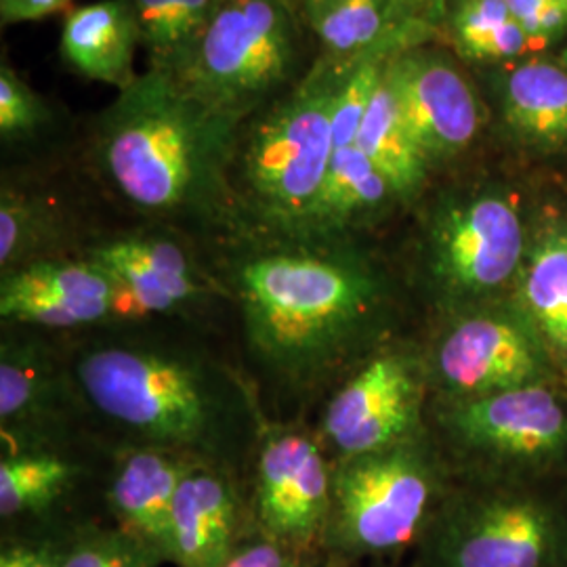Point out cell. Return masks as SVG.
Here are the masks:
<instances>
[{"instance_id": "cell-29", "label": "cell", "mask_w": 567, "mask_h": 567, "mask_svg": "<svg viewBox=\"0 0 567 567\" xmlns=\"http://www.w3.org/2000/svg\"><path fill=\"white\" fill-rule=\"evenodd\" d=\"M79 524L18 527L2 536L0 567H63Z\"/></svg>"}, {"instance_id": "cell-19", "label": "cell", "mask_w": 567, "mask_h": 567, "mask_svg": "<svg viewBox=\"0 0 567 567\" xmlns=\"http://www.w3.org/2000/svg\"><path fill=\"white\" fill-rule=\"evenodd\" d=\"M142 32L131 0H100L72 9L61 28L63 61L89 81L118 91L135 81V51Z\"/></svg>"}, {"instance_id": "cell-6", "label": "cell", "mask_w": 567, "mask_h": 567, "mask_svg": "<svg viewBox=\"0 0 567 567\" xmlns=\"http://www.w3.org/2000/svg\"><path fill=\"white\" fill-rule=\"evenodd\" d=\"M76 379L95 410L147 447H208L227 419L221 386L182 355L107 344L82 355Z\"/></svg>"}, {"instance_id": "cell-17", "label": "cell", "mask_w": 567, "mask_h": 567, "mask_svg": "<svg viewBox=\"0 0 567 567\" xmlns=\"http://www.w3.org/2000/svg\"><path fill=\"white\" fill-rule=\"evenodd\" d=\"M189 465L168 450L145 446L126 454L107 489L114 524L156 548L166 564L173 503Z\"/></svg>"}, {"instance_id": "cell-35", "label": "cell", "mask_w": 567, "mask_h": 567, "mask_svg": "<svg viewBox=\"0 0 567 567\" xmlns=\"http://www.w3.org/2000/svg\"><path fill=\"white\" fill-rule=\"evenodd\" d=\"M450 0H400L405 18L412 21L435 23L446 16Z\"/></svg>"}, {"instance_id": "cell-15", "label": "cell", "mask_w": 567, "mask_h": 567, "mask_svg": "<svg viewBox=\"0 0 567 567\" xmlns=\"http://www.w3.org/2000/svg\"><path fill=\"white\" fill-rule=\"evenodd\" d=\"M250 532V507L236 482L217 468L189 465L171 513L168 564L224 567Z\"/></svg>"}, {"instance_id": "cell-31", "label": "cell", "mask_w": 567, "mask_h": 567, "mask_svg": "<svg viewBox=\"0 0 567 567\" xmlns=\"http://www.w3.org/2000/svg\"><path fill=\"white\" fill-rule=\"evenodd\" d=\"M224 567H349L324 548H297L252 529Z\"/></svg>"}, {"instance_id": "cell-7", "label": "cell", "mask_w": 567, "mask_h": 567, "mask_svg": "<svg viewBox=\"0 0 567 567\" xmlns=\"http://www.w3.org/2000/svg\"><path fill=\"white\" fill-rule=\"evenodd\" d=\"M431 416L461 480L567 482V389L515 386L465 400H431Z\"/></svg>"}, {"instance_id": "cell-13", "label": "cell", "mask_w": 567, "mask_h": 567, "mask_svg": "<svg viewBox=\"0 0 567 567\" xmlns=\"http://www.w3.org/2000/svg\"><path fill=\"white\" fill-rule=\"evenodd\" d=\"M386 81L393 89L405 128L425 163H447L475 142L482 110L463 72L423 49H402L386 61Z\"/></svg>"}, {"instance_id": "cell-30", "label": "cell", "mask_w": 567, "mask_h": 567, "mask_svg": "<svg viewBox=\"0 0 567 567\" xmlns=\"http://www.w3.org/2000/svg\"><path fill=\"white\" fill-rule=\"evenodd\" d=\"M49 121L41 95L11 65L0 68V135L18 140L37 133Z\"/></svg>"}, {"instance_id": "cell-22", "label": "cell", "mask_w": 567, "mask_h": 567, "mask_svg": "<svg viewBox=\"0 0 567 567\" xmlns=\"http://www.w3.org/2000/svg\"><path fill=\"white\" fill-rule=\"evenodd\" d=\"M395 200L400 198L385 175L355 145L334 150L313 234H334L358 227L379 217Z\"/></svg>"}, {"instance_id": "cell-40", "label": "cell", "mask_w": 567, "mask_h": 567, "mask_svg": "<svg viewBox=\"0 0 567 567\" xmlns=\"http://www.w3.org/2000/svg\"><path fill=\"white\" fill-rule=\"evenodd\" d=\"M566 2H567V0H566Z\"/></svg>"}, {"instance_id": "cell-5", "label": "cell", "mask_w": 567, "mask_h": 567, "mask_svg": "<svg viewBox=\"0 0 567 567\" xmlns=\"http://www.w3.org/2000/svg\"><path fill=\"white\" fill-rule=\"evenodd\" d=\"M532 224L519 196L501 185L454 189L435 200L421 234L419 271L440 318L513 295Z\"/></svg>"}, {"instance_id": "cell-3", "label": "cell", "mask_w": 567, "mask_h": 567, "mask_svg": "<svg viewBox=\"0 0 567 567\" xmlns=\"http://www.w3.org/2000/svg\"><path fill=\"white\" fill-rule=\"evenodd\" d=\"M452 487L429 431L402 444L339 458L332 466L322 548L344 566L391 564L412 550Z\"/></svg>"}, {"instance_id": "cell-27", "label": "cell", "mask_w": 567, "mask_h": 567, "mask_svg": "<svg viewBox=\"0 0 567 567\" xmlns=\"http://www.w3.org/2000/svg\"><path fill=\"white\" fill-rule=\"evenodd\" d=\"M163 555L124 527L79 524L63 567H163Z\"/></svg>"}, {"instance_id": "cell-16", "label": "cell", "mask_w": 567, "mask_h": 567, "mask_svg": "<svg viewBox=\"0 0 567 567\" xmlns=\"http://www.w3.org/2000/svg\"><path fill=\"white\" fill-rule=\"evenodd\" d=\"M511 299L522 309L567 389V210L545 206L534 215L526 261Z\"/></svg>"}, {"instance_id": "cell-1", "label": "cell", "mask_w": 567, "mask_h": 567, "mask_svg": "<svg viewBox=\"0 0 567 567\" xmlns=\"http://www.w3.org/2000/svg\"><path fill=\"white\" fill-rule=\"evenodd\" d=\"M248 341L269 370L295 386L328 381L385 332L389 288L358 257L339 252H265L236 271Z\"/></svg>"}, {"instance_id": "cell-34", "label": "cell", "mask_w": 567, "mask_h": 567, "mask_svg": "<svg viewBox=\"0 0 567 567\" xmlns=\"http://www.w3.org/2000/svg\"><path fill=\"white\" fill-rule=\"evenodd\" d=\"M70 4L72 0H0V21L2 25L41 21Z\"/></svg>"}, {"instance_id": "cell-10", "label": "cell", "mask_w": 567, "mask_h": 567, "mask_svg": "<svg viewBox=\"0 0 567 567\" xmlns=\"http://www.w3.org/2000/svg\"><path fill=\"white\" fill-rule=\"evenodd\" d=\"M423 358L431 395L440 402L557 381L534 328L511 297L442 316Z\"/></svg>"}, {"instance_id": "cell-37", "label": "cell", "mask_w": 567, "mask_h": 567, "mask_svg": "<svg viewBox=\"0 0 567 567\" xmlns=\"http://www.w3.org/2000/svg\"><path fill=\"white\" fill-rule=\"evenodd\" d=\"M284 2H286L288 7H292L297 16H301V11H303L305 7H307L311 0H284Z\"/></svg>"}, {"instance_id": "cell-4", "label": "cell", "mask_w": 567, "mask_h": 567, "mask_svg": "<svg viewBox=\"0 0 567 567\" xmlns=\"http://www.w3.org/2000/svg\"><path fill=\"white\" fill-rule=\"evenodd\" d=\"M405 567H567V482H452Z\"/></svg>"}, {"instance_id": "cell-28", "label": "cell", "mask_w": 567, "mask_h": 567, "mask_svg": "<svg viewBox=\"0 0 567 567\" xmlns=\"http://www.w3.org/2000/svg\"><path fill=\"white\" fill-rule=\"evenodd\" d=\"M49 393V374L41 355L25 353V349L2 347L0 362V421L2 433L25 425L41 412Z\"/></svg>"}, {"instance_id": "cell-39", "label": "cell", "mask_w": 567, "mask_h": 567, "mask_svg": "<svg viewBox=\"0 0 567 567\" xmlns=\"http://www.w3.org/2000/svg\"><path fill=\"white\" fill-rule=\"evenodd\" d=\"M377 567H398V566H391V564H377Z\"/></svg>"}, {"instance_id": "cell-32", "label": "cell", "mask_w": 567, "mask_h": 567, "mask_svg": "<svg viewBox=\"0 0 567 567\" xmlns=\"http://www.w3.org/2000/svg\"><path fill=\"white\" fill-rule=\"evenodd\" d=\"M511 20L505 0H458L452 13V37L461 53L473 58Z\"/></svg>"}, {"instance_id": "cell-24", "label": "cell", "mask_w": 567, "mask_h": 567, "mask_svg": "<svg viewBox=\"0 0 567 567\" xmlns=\"http://www.w3.org/2000/svg\"><path fill=\"white\" fill-rule=\"evenodd\" d=\"M353 145L385 175L400 200H410L423 189L429 164L405 128L386 74L365 110Z\"/></svg>"}, {"instance_id": "cell-36", "label": "cell", "mask_w": 567, "mask_h": 567, "mask_svg": "<svg viewBox=\"0 0 567 567\" xmlns=\"http://www.w3.org/2000/svg\"><path fill=\"white\" fill-rule=\"evenodd\" d=\"M505 2H507L513 20L522 23V28L526 30L527 39H529V32H532L536 20L540 18L543 9L547 7L548 0H505Z\"/></svg>"}, {"instance_id": "cell-8", "label": "cell", "mask_w": 567, "mask_h": 567, "mask_svg": "<svg viewBox=\"0 0 567 567\" xmlns=\"http://www.w3.org/2000/svg\"><path fill=\"white\" fill-rule=\"evenodd\" d=\"M344 63L322 60L264 121L244 147L246 192L265 221L313 234L318 204L334 154L332 103Z\"/></svg>"}, {"instance_id": "cell-33", "label": "cell", "mask_w": 567, "mask_h": 567, "mask_svg": "<svg viewBox=\"0 0 567 567\" xmlns=\"http://www.w3.org/2000/svg\"><path fill=\"white\" fill-rule=\"evenodd\" d=\"M529 44L526 30L522 28L519 21L511 20L492 37L487 39L471 60H508V58H517L526 51Z\"/></svg>"}, {"instance_id": "cell-38", "label": "cell", "mask_w": 567, "mask_h": 567, "mask_svg": "<svg viewBox=\"0 0 567 567\" xmlns=\"http://www.w3.org/2000/svg\"><path fill=\"white\" fill-rule=\"evenodd\" d=\"M561 65H564V68H566V70H567V47H566V51H564V53H561Z\"/></svg>"}, {"instance_id": "cell-21", "label": "cell", "mask_w": 567, "mask_h": 567, "mask_svg": "<svg viewBox=\"0 0 567 567\" xmlns=\"http://www.w3.org/2000/svg\"><path fill=\"white\" fill-rule=\"evenodd\" d=\"M400 0H311L299 18L324 49V60L349 63L404 34Z\"/></svg>"}, {"instance_id": "cell-25", "label": "cell", "mask_w": 567, "mask_h": 567, "mask_svg": "<svg viewBox=\"0 0 567 567\" xmlns=\"http://www.w3.org/2000/svg\"><path fill=\"white\" fill-rule=\"evenodd\" d=\"M221 0H131L152 65L175 72Z\"/></svg>"}, {"instance_id": "cell-9", "label": "cell", "mask_w": 567, "mask_h": 567, "mask_svg": "<svg viewBox=\"0 0 567 567\" xmlns=\"http://www.w3.org/2000/svg\"><path fill=\"white\" fill-rule=\"evenodd\" d=\"M299 20L284 0H221L175 76L204 102L248 114L292 76Z\"/></svg>"}, {"instance_id": "cell-26", "label": "cell", "mask_w": 567, "mask_h": 567, "mask_svg": "<svg viewBox=\"0 0 567 567\" xmlns=\"http://www.w3.org/2000/svg\"><path fill=\"white\" fill-rule=\"evenodd\" d=\"M55 236V215L47 204L2 187L0 196V265L9 274L23 265L39 261L37 255Z\"/></svg>"}, {"instance_id": "cell-11", "label": "cell", "mask_w": 567, "mask_h": 567, "mask_svg": "<svg viewBox=\"0 0 567 567\" xmlns=\"http://www.w3.org/2000/svg\"><path fill=\"white\" fill-rule=\"evenodd\" d=\"M429 395L423 351L383 344L330 400L322 442L339 461L414 440L426 433Z\"/></svg>"}, {"instance_id": "cell-20", "label": "cell", "mask_w": 567, "mask_h": 567, "mask_svg": "<svg viewBox=\"0 0 567 567\" xmlns=\"http://www.w3.org/2000/svg\"><path fill=\"white\" fill-rule=\"evenodd\" d=\"M503 110L522 142L543 152L567 150L566 68L543 60L515 68L505 81Z\"/></svg>"}, {"instance_id": "cell-23", "label": "cell", "mask_w": 567, "mask_h": 567, "mask_svg": "<svg viewBox=\"0 0 567 567\" xmlns=\"http://www.w3.org/2000/svg\"><path fill=\"white\" fill-rule=\"evenodd\" d=\"M76 468L49 452H11L0 463V517L20 527L53 524Z\"/></svg>"}, {"instance_id": "cell-18", "label": "cell", "mask_w": 567, "mask_h": 567, "mask_svg": "<svg viewBox=\"0 0 567 567\" xmlns=\"http://www.w3.org/2000/svg\"><path fill=\"white\" fill-rule=\"evenodd\" d=\"M89 259L118 280L135 313H166L203 295L194 265L166 240H114L97 246Z\"/></svg>"}, {"instance_id": "cell-12", "label": "cell", "mask_w": 567, "mask_h": 567, "mask_svg": "<svg viewBox=\"0 0 567 567\" xmlns=\"http://www.w3.org/2000/svg\"><path fill=\"white\" fill-rule=\"evenodd\" d=\"M332 466L318 440L274 431L257 458L250 507L252 529L297 548H322L330 515Z\"/></svg>"}, {"instance_id": "cell-2", "label": "cell", "mask_w": 567, "mask_h": 567, "mask_svg": "<svg viewBox=\"0 0 567 567\" xmlns=\"http://www.w3.org/2000/svg\"><path fill=\"white\" fill-rule=\"evenodd\" d=\"M244 116L204 102L175 72L150 68L100 118L103 171L142 210L194 208L221 182Z\"/></svg>"}, {"instance_id": "cell-14", "label": "cell", "mask_w": 567, "mask_h": 567, "mask_svg": "<svg viewBox=\"0 0 567 567\" xmlns=\"http://www.w3.org/2000/svg\"><path fill=\"white\" fill-rule=\"evenodd\" d=\"M116 313H135L128 295L102 265L34 261L0 282V316L18 324L74 328L97 324Z\"/></svg>"}]
</instances>
